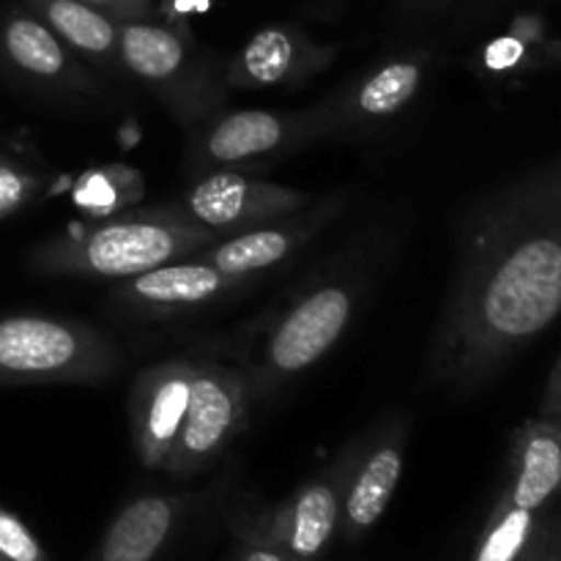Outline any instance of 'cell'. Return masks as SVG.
Masks as SVG:
<instances>
[{
  "instance_id": "20",
  "label": "cell",
  "mask_w": 561,
  "mask_h": 561,
  "mask_svg": "<svg viewBox=\"0 0 561 561\" xmlns=\"http://www.w3.org/2000/svg\"><path fill=\"white\" fill-rule=\"evenodd\" d=\"M142 197V179L135 168L124 164H107V168H93L80 175L75 186V203L93 219L115 217L121 211H129Z\"/></svg>"
},
{
  "instance_id": "15",
  "label": "cell",
  "mask_w": 561,
  "mask_h": 561,
  "mask_svg": "<svg viewBox=\"0 0 561 561\" xmlns=\"http://www.w3.org/2000/svg\"><path fill=\"white\" fill-rule=\"evenodd\" d=\"M356 444H348L321 474L299 488L272 518V537L288 548L290 557L312 559L329 546L343 515V493L354 463Z\"/></svg>"
},
{
  "instance_id": "1",
  "label": "cell",
  "mask_w": 561,
  "mask_h": 561,
  "mask_svg": "<svg viewBox=\"0 0 561 561\" xmlns=\"http://www.w3.org/2000/svg\"><path fill=\"white\" fill-rule=\"evenodd\" d=\"M561 316V153L471 203L422 389L471 398Z\"/></svg>"
},
{
  "instance_id": "16",
  "label": "cell",
  "mask_w": 561,
  "mask_h": 561,
  "mask_svg": "<svg viewBox=\"0 0 561 561\" xmlns=\"http://www.w3.org/2000/svg\"><path fill=\"white\" fill-rule=\"evenodd\" d=\"M3 58L22 80L53 93H93L96 80L38 16L14 14L0 33Z\"/></svg>"
},
{
  "instance_id": "22",
  "label": "cell",
  "mask_w": 561,
  "mask_h": 561,
  "mask_svg": "<svg viewBox=\"0 0 561 561\" xmlns=\"http://www.w3.org/2000/svg\"><path fill=\"white\" fill-rule=\"evenodd\" d=\"M44 179L27 164L0 153V219L22 211L36 197H42Z\"/></svg>"
},
{
  "instance_id": "27",
  "label": "cell",
  "mask_w": 561,
  "mask_h": 561,
  "mask_svg": "<svg viewBox=\"0 0 561 561\" xmlns=\"http://www.w3.org/2000/svg\"><path fill=\"white\" fill-rule=\"evenodd\" d=\"M548 420L553 422V425H559L561 427V400H559V405H557V411H553L551 416H548Z\"/></svg>"
},
{
  "instance_id": "4",
  "label": "cell",
  "mask_w": 561,
  "mask_h": 561,
  "mask_svg": "<svg viewBox=\"0 0 561 561\" xmlns=\"http://www.w3.org/2000/svg\"><path fill=\"white\" fill-rule=\"evenodd\" d=\"M124 365L118 343L75 318H0V389L104 383Z\"/></svg>"
},
{
  "instance_id": "28",
  "label": "cell",
  "mask_w": 561,
  "mask_h": 561,
  "mask_svg": "<svg viewBox=\"0 0 561 561\" xmlns=\"http://www.w3.org/2000/svg\"><path fill=\"white\" fill-rule=\"evenodd\" d=\"M548 561H561V559H548Z\"/></svg>"
},
{
  "instance_id": "8",
  "label": "cell",
  "mask_w": 561,
  "mask_h": 561,
  "mask_svg": "<svg viewBox=\"0 0 561 561\" xmlns=\"http://www.w3.org/2000/svg\"><path fill=\"white\" fill-rule=\"evenodd\" d=\"M252 283L257 279L233 277L214 263L190 255L137 277L118 279L110 290V305L124 316L142 321H170L241 294Z\"/></svg>"
},
{
  "instance_id": "12",
  "label": "cell",
  "mask_w": 561,
  "mask_h": 561,
  "mask_svg": "<svg viewBox=\"0 0 561 561\" xmlns=\"http://www.w3.org/2000/svg\"><path fill=\"white\" fill-rule=\"evenodd\" d=\"M409 431V416L387 414L365 436H359L340 515L351 535L367 531L387 513L405 469Z\"/></svg>"
},
{
  "instance_id": "24",
  "label": "cell",
  "mask_w": 561,
  "mask_h": 561,
  "mask_svg": "<svg viewBox=\"0 0 561 561\" xmlns=\"http://www.w3.org/2000/svg\"><path fill=\"white\" fill-rule=\"evenodd\" d=\"M82 3H91L96 9H102L104 14H110L113 20H118L121 25L124 22H135V20H148V0H82Z\"/></svg>"
},
{
  "instance_id": "9",
  "label": "cell",
  "mask_w": 561,
  "mask_h": 561,
  "mask_svg": "<svg viewBox=\"0 0 561 561\" xmlns=\"http://www.w3.org/2000/svg\"><path fill=\"white\" fill-rule=\"evenodd\" d=\"M345 206H348V195L334 192V195L310 203L307 208L288 214L283 219L222 236L211 247L197 252V257L214 263V266L222 268L225 274H233V277L263 279L274 268L285 266L296 255H301L323 230L332 228L343 217Z\"/></svg>"
},
{
  "instance_id": "23",
  "label": "cell",
  "mask_w": 561,
  "mask_h": 561,
  "mask_svg": "<svg viewBox=\"0 0 561 561\" xmlns=\"http://www.w3.org/2000/svg\"><path fill=\"white\" fill-rule=\"evenodd\" d=\"M0 557L5 561H44V551L25 524L0 507Z\"/></svg>"
},
{
  "instance_id": "14",
  "label": "cell",
  "mask_w": 561,
  "mask_h": 561,
  "mask_svg": "<svg viewBox=\"0 0 561 561\" xmlns=\"http://www.w3.org/2000/svg\"><path fill=\"white\" fill-rule=\"evenodd\" d=\"M337 49L312 42L307 33L288 25L257 31L222 69L228 88H296L310 82L334 64Z\"/></svg>"
},
{
  "instance_id": "2",
  "label": "cell",
  "mask_w": 561,
  "mask_h": 561,
  "mask_svg": "<svg viewBox=\"0 0 561 561\" xmlns=\"http://www.w3.org/2000/svg\"><path fill=\"white\" fill-rule=\"evenodd\" d=\"M376 277V252H351L290 288L255 327L241 354L252 405L272 403L343 340Z\"/></svg>"
},
{
  "instance_id": "19",
  "label": "cell",
  "mask_w": 561,
  "mask_h": 561,
  "mask_svg": "<svg viewBox=\"0 0 561 561\" xmlns=\"http://www.w3.org/2000/svg\"><path fill=\"white\" fill-rule=\"evenodd\" d=\"M181 502L173 496H140L126 504L102 542L99 561H153L173 531Z\"/></svg>"
},
{
  "instance_id": "18",
  "label": "cell",
  "mask_w": 561,
  "mask_h": 561,
  "mask_svg": "<svg viewBox=\"0 0 561 561\" xmlns=\"http://www.w3.org/2000/svg\"><path fill=\"white\" fill-rule=\"evenodd\" d=\"M38 20L53 27L55 36L107 75H121V22L82 0H33Z\"/></svg>"
},
{
  "instance_id": "13",
  "label": "cell",
  "mask_w": 561,
  "mask_h": 561,
  "mask_svg": "<svg viewBox=\"0 0 561 561\" xmlns=\"http://www.w3.org/2000/svg\"><path fill=\"white\" fill-rule=\"evenodd\" d=\"M431 64L433 58L425 49L394 55L370 66L359 77L337 88L332 96L323 99L337 124V137L383 126L405 113L420 96L431 75Z\"/></svg>"
},
{
  "instance_id": "5",
  "label": "cell",
  "mask_w": 561,
  "mask_h": 561,
  "mask_svg": "<svg viewBox=\"0 0 561 561\" xmlns=\"http://www.w3.org/2000/svg\"><path fill=\"white\" fill-rule=\"evenodd\" d=\"M121 60L126 75L140 80L181 126H206L222 110L228 85L195 53L190 38L148 20L121 25Z\"/></svg>"
},
{
  "instance_id": "21",
  "label": "cell",
  "mask_w": 561,
  "mask_h": 561,
  "mask_svg": "<svg viewBox=\"0 0 561 561\" xmlns=\"http://www.w3.org/2000/svg\"><path fill=\"white\" fill-rule=\"evenodd\" d=\"M531 535H535V513L504 502L488 535L482 537L474 561H518Z\"/></svg>"
},
{
  "instance_id": "3",
  "label": "cell",
  "mask_w": 561,
  "mask_h": 561,
  "mask_svg": "<svg viewBox=\"0 0 561 561\" xmlns=\"http://www.w3.org/2000/svg\"><path fill=\"white\" fill-rule=\"evenodd\" d=\"M219 239L222 233L192 219L181 203L135 211L129 208L33 247L27 266L42 277L118 283L197 255Z\"/></svg>"
},
{
  "instance_id": "11",
  "label": "cell",
  "mask_w": 561,
  "mask_h": 561,
  "mask_svg": "<svg viewBox=\"0 0 561 561\" xmlns=\"http://www.w3.org/2000/svg\"><path fill=\"white\" fill-rule=\"evenodd\" d=\"M195 356H170L137 373L129 392V431L137 460L162 469L190 405Z\"/></svg>"
},
{
  "instance_id": "17",
  "label": "cell",
  "mask_w": 561,
  "mask_h": 561,
  "mask_svg": "<svg viewBox=\"0 0 561 561\" xmlns=\"http://www.w3.org/2000/svg\"><path fill=\"white\" fill-rule=\"evenodd\" d=\"M561 491V427L551 420H531L513 438V480L504 502L537 510Z\"/></svg>"
},
{
  "instance_id": "26",
  "label": "cell",
  "mask_w": 561,
  "mask_h": 561,
  "mask_svg": "<svg viewBox=\"0 0 561 561\" xmlns=\"http://www.w3.org/2000/svg\"><path fill=\"white\" fill-rule=\"evenodd\" d=\"M241 561H288V557H285V553H279L277 548L252 546V548H247Z\"/></svg>"
},
{
  "instance_id": "7",
  "label": "cell",
  "mask_w": 561,
  "mask_h": 561,
  "mask_svg": "<svg viewBox=\"0 0 561 561\" xmlns=\"http://www.w3.org/2000/svg\"><path fill=\"white\" fill-rule=\"evenodd\" d=\"M250 411V383L241 365L195 359L190 405L162 471L170 477H190L211 466L244 431Z\"/></svg>"
},
{
  "instance_id": "29",
  "label": "cell",
  "mask_w": 561,
  "mask_h": 561,
  "mask_svg": "<svg viewBox=\"0 0 561 561\" xmlns=\"http://www.w3.org/2000/svg\"><path fill=\"white\" fill-rule=\"evenodd\" d=\"M0 561H5V559H3V557H0Z\"/></svg>"
},
{
  "instance_id": "6",
  "label": "cell",
  "mask_w": 561,
  "mask_h": 561,
  "mask_svg": "<svg viewBox=\"0 0 561 561\" xmlns=\"http://www.w3.org/2000/svg\"><path fill=\"white\" fill-rule=\"evenodd\" d=\"M337 137L332 110L316 102L305 110H236L211 118L192 148V173L217 168H244L277 153L299 151L318 140Z\"/></svg>"
},
{
  "instance_id": "25",
  "label": "cell",
  "mask_w": 561,
  "mask_h": 561,
  "mask_svg": "<svg viewBox=\"0 0 561 561\" xmlns=\"http://www.w3.org/2000/svg\"><path fill=\"white\" fill-rule=\"evenodd\" d=\"M559 400H561V354H559V359L553 362L551 376H548L546 394H542V403H540V420H548V416L557 411Z\"/></svg>"
},
{
  "instance_id": "10",
  "label": "cell",
  "mask_w": 561,
  "mask_h": 561,
  "mask_svg": "<svg viewBox=\"0 0 561 561\" xmlns=\"http://www.w3.org/2000/svg\"><path fill=\"white\" fill-rule=\"evenodd\" d=\"M310 203V195L296 186L255 179L241 168H217L197 173L181 206L201 225L230 236L288 217Z\"/></svg>"
}]
</instances>
